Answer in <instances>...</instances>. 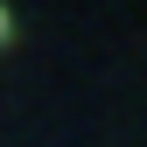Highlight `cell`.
Returning <instances> with one entry per match:
<instances>
[{"mask_svg": "<svg viewBox=\"0 0 147 147\" xmlns=\"http://www.w3.org/2000/svg\"><path fill=\"white\" fill-rule=\"evenodd\" d=\"M0 28H7V14H0Z\"/></svg>", "mask_w": 147, "mask_h": 147, "instance_id": "obj_1", "label": "cell"}]
</instances>
